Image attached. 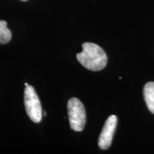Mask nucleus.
<instances>
[{"label":"nucleus","mask_w":154,"mask_h":154,"mask_svg":"<svg viewBox=\"0 0 154 154\" xmlns=\"http://www.w3.org/2000/svg\"><path fill=\"white\" fill-rule=\"evenodd\" d=\"M83 51L77 54L76 58L83 66L88 70L97 72L105 68L107 56L101 47L97 44L86 42L82 45Z\"/></svg>","instance_id":"f257e3e1"},{"label":"nucleus","mask_w":154,"mask_h":154,"mask_svg":"<svg viewBox=\"0 0 154 154\" xmlns=\"http://www.w3.org/2000/svg\"><path fill=\"white\" fill-rule=\"evenodd\" d=\"M67 109L71 128L75 131H82L86 121V110L82 101L77 98H72L68 101Z\"/></svg>","instance_id":"f03ea898"},{"label":"nucleus","mask_w":154,"mask_h":154,"mask_svg":"<svg viewBox=\"0 0 154 154\" xmlns=\"http://www.w3.org/2000/svg\"><path fill=\"white\" fill-rule=\"evenodd\" d=\"M24 102L26 114L34 123H39L42 119L41 103L32 86L28 85L24 89Z\"/></svg>","instance_id":"7ed1b4c3"},{"label":"nucleus","mask_w":154,"mask_h":154,"mask_svg":"<svg viewBox=\"0 0 154 154\" xmlns=\"http://www.w3.org/2000/svg\"><path fill=\"white\" fill-rule=\"evenodd\" d=\"M117 125V117L111 115L106 121L103 129L99 138V146L101 149H109L112 143V140Z\"/></svg>","instance_id":"20e7f679"},{"label":"nucleus","mask_w":154,"mask_h":154,"mask_svg":"<svg viewBox=\"0 0 154 154\" xmlns=\"http://www.w3.org/2000/svg\"><path fill=\"white\" fill-rule=\"evenodd\" d=\"M143 96L148 109L154 114V82L146 83L143 88Z\"/></svg>","instance_id":"39448f33"},{"label":"nucleus","mask_w":154,"mask_h":154,"mask_svg":"<svg viewBox=\"0 0 154 154\" xmlns=\"http://www.w3.org/2000/svg\"><path fill=\"white\" fill-rule=\"evenodd\" d=\"M11 39V31L7 28V22L0 20V44L9 43Z\"/></svg>","instance_id":"423d86ee"},{"label":"nucleus","mask_w":154,"mask_h":154,"mask_svg":"<svg viewBox=\"0 0 154 154\" xmlns=\"http://www.w3.org/2000/svg\"><path fill=\"white\" fill-rule=\"evenodd\" d=\"M42 113H43L44 116H47V113H46V111H44V112H42Z\"/></svg>","instance_id":"0eeeda50"},{"label":"nucleus","mask_w":154,"mask_h":154,"mask_svg":"<svg viewBox=\"0 0 154 154\" xmlns=\"http://www.w3.org/2000/svg\"><path fill=\"white\" fill-rule=\"evenodd\" d=\"M24 85H25V86H27L29 85V84H27V83H25V84H24Z\"/></svg>","instance_id":"6e6552de"},{"label":"nucleus","mask_w":154,"mask_h":154,"mask_svg":"<svg viewBox=\"0 0 154 154\" xmlns=\"http://www.w3.org/2000/svg\"><path fill=\"white\" fill-rule=\"evenodd\" d=\"M21 1H23V2H26V1H27V0H21Z\"/></svg>","instance_id":"1a4fd4ad"}]
</instances>
